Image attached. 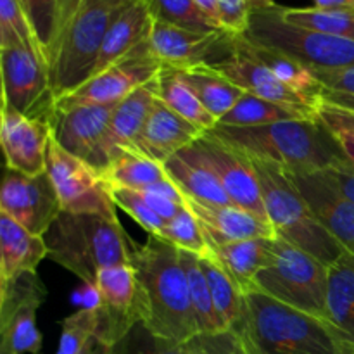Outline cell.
<instances>
[{"instance_id": "52a82bcc", "label": "cell", "mask_w": 354, "mask_h": 354, "mask_svg": "<svg viewBox=\"0 0 354 354\" xmlns=\"http://www.w3.org/2000/svg\"><path fill=\"white\" fill-rule=\"evenodd\" d=\"M280 7L252 10L244 37L259 47L282 52L311 71L354 66V41L287 23Z\"/></svg>"}, {"instance_id": "30bf717a", "label": "cell", "mask_w": 354, "mask_h": 354, "mask_svg": "<svg viewBox=\"0 0 354 354\" xmlns=\"http://www.w3.org/2000/svg\"><path fill=\"white\" fill-rule=\"evenodd\" d=\"M2 104L33 120L50 123L57 97L52 88L48 66L24 45L0 47Z\"/></svg>"}, {"instance_id": "ba28073f", "label": "cell", "mask_w": 354, "mask_h": 354, "mask_svg": "<svg viewBox=\"0 0 354 354\" xmlns=\"http://www.w3.org/2000/svg\"><path fill=\"white\" fill-rule=\"evenodd\" d=\"M327 265L275 237L273 258L256 277V290L327 320Z\"/></svg>"}, {"instance_id": "816d5d0a", "label": "cell", "mask_w": 354, "mask_h": 354, "mask_svg": "<svg viewBox=\"0 0 354 354\" xmlns=\"http://www.w3.org/2000/svg\"><path fill=\"white\" fill-rule=\"evenodd\" d=\"M251 10H261V9H270V7L277 6L275 0H248Z\"/></svg>"}, {"instance_id": "9c48e42d", "label": "cell", "mask_w": 354, "mask_h": 354, "mask_svg": "<svg viewBox=\"0 0 354 354\" xmlns=\"http://www.w3.org/2000/svg\"><path fill=\"white\" fill-rule=\"evenodd\" d=\"M114 104H90L73 109H55L50 120L52 138L68 154L88 165L104 176L120 154L111 140V118Z\"/></svg>"}, {"instance_id": "f6af8a7d", "label": "cell", "mask_w": 354, "mask_h": 354, "mask_svg": "<svg viewBox=\"0 0 354 354\" xmlns=\"http://www.w3.org/2000/svg\"><path fill=\"white\" fill-rule=\"evenodd\" d=\"M318 120L334 133L335 138H353L354 140V113L351 111L322 102L318 109Z\"/></svg>"}, {"instance_id": "7402d4cb", "label": "cell", "mask_w": 354, "mask_h": 354, "mask_svg": "<svg viewBox=\"0 0 354 354\" xmlns=\"http://www.w3.org/2000/svg\"><path fill=\"white\" fill-rule=\"evenodd\" d=\"M206 131L175 113L158 95L145 121L142 147L145 156L165 165L171 156L192 145Z\"/></svg>"}, {"instance_id": "44dd1931", "label": "cell", "mask_w": 354, "mask_h": 354, "mask_svg": "<svg viewBox=\"0 0 354 354\" xmlns=\"http://www.w3.org/2000/svg\"><path fill=\"white\" fill-rule=\"evenodd\" d=\"M185 204L199 221L209 249L249 239H275L272 223L237 206H218L185 197Z\"/></svg>"}, {"instance_id": "ab89813d", "label": "cell", "mask_w": 354, "mask_h": 354, "mask_svg": "<svg viewBox=\"0 0 354 354\" xmlns=\"http://www.w3.org/2000/svg\"><path fill=\"white\" fill-rule=\"evenodd\" d=\"M109 349V354H187L183 344L154 334L144 322H138Z\"/></svg>"}, {"instance_id": "8fae6325", "label": "cell", "mask_w": 354, "mask_h": 354, "mask_svg": "<svg viewBox=\"0 0 354 354\" xmlns=\"http://www.w3.org/2000/svg\"><path fill=\"white\" fill-rule=\"evenodd\" d=\"M47 173L57 190L64 213L118 218L106 180L88 165L68 154L54 138L48 142Z\"/></svg>"}, {"instance_id": "f1b7e54d", "label": "cell", "mask_w": 354, "mask_h": 354, "mask_svg": "<svg viewBox=\"0 0 354 354\" xmlns=\"http://www.w3.org/2000/svg\"><path fill=\"white\" fill-rule=\"evenodd\" d=\"M183 82L192 88L203 106L216 118L218 121L245 95V90L235 85L234 82L214 71L209 66L180 69Z\"/></svg>"}, {"instance_id": "4316f807", "label": "cell", "mask_w": 354, "mask_h": 354, "mask_svg": "<svg viewBox=\"0 0 354 354\" xmlns=\"http://www.w3.org/2000/svg\"><path fill=\"white\" fill-rule=\"evenodd\" d=\"M165 169L169 180L180 189V192L190 199L218 206H234L228 194L218 182L214 173L197 158H194L187 149L171 156L165 162Z\"/></svg>"}, {"instance_id": "484cf974", "label": "cell", "mask_w": 354, "mask_h": 354, "mask_svg": "<svg viewBox=\"0 0 354 354\" xmlns=\"http://www.w3.org/2000/svg\"><path fill=\"white\" fill-rule=\"evenodd\" d=\"M158 97V76L121 99L111 118V140L118 151L144 154L142 135L151 107ZM145 156V154H144Z\"/></svg>"}, {"instance_id": "f5cc1de1", "label": "cell", "mask_w": 354, "mask_h": 354, "mask_svg": "<svg viewBox=\"0 0 354 354\" xmlns=\"http://www.w3.org/2000/svg\"><path fill=\"white\" fill-rule=\"evenodd\" d=\"M339 144L342 145V149H344L346 156H348L349 159L354 162V140L353 138H337Z\"/></svg>"}, {"instance_id": "e0dca14e", "label": "cell", "mask_w": 354, "mask_h": 354, "mask_svg": "<svg viewBox=\"0 0 354 354\" xmlns=\"http://www.w3.org/2000/svg\"><path fill=\"white\" fill-rule=\"evenodd\" d=\"M45 296L47 290L37 273L0 286V339L17 354H41L44 337L37 327V313Z\"/></svg>"}, {"instance_id": "11a10c76", "label": "cell", "mask_w": 354, "mask_h": 354, "mask_svg": "<svg viewBox=\"0 0 354 354\" xmlns=\"http://www.w3.org/2000/svg\"><path fill=\"white\" fill-rule=\"evenodd\" d=\"M107 3H114V6H127V3L135 2V0H104Z\"/></svg>"}, {"instance_id": "4dcf8cb0", "label": "cell", "mask_w": 354, "mask_h": 354, "mask_svg": "<svg viewBox=\"0 0 354 354\" xmlns=\"http://www.w3.org/2000/svg\"><path fill=\"white\" fill-rule=\"evenodd\" d=\"M294 120H318V113L283 106L245 92V95L218 121V124L248 128Z\"/></svg>"}, {"instance_id": "5b68a950", "label": "cell", "mask_w": 354, "mask_h": 354, "mask_svg": "<svg viewBox=\"0 0 354 354\" xmlns=\"http://www.w3.org/2000/svg\"><path fill=\"white\" fill-rule=\"evenodd\" d=\"M45 242L48 258L92 289L100 270L131 265L133 241L118 218L62 211L45 234Z\"/></svg>"}, {"instance_id": "cb8c5ba5", "label": "cell", "mask_w": 354, "mask_h": 354, "mask_svg": "<svg viewBox=\"0 0 354 354\" xmlns=\"http://www.w3.org/2000/svg\"><path fill=\"white\" fill-rule=\"evenodd\" d=\"M152 24H154V17L145 0H135L128 3L118 14L104 37L93 76L106 71L107 68L121 61L124 55L135 50L138 45L147 41L151 37Z\"/></svg>"}, {"instance_id": "1f68e13d", "label": "cell", "mask_w": 354, "mask_h": 354, "mask_svg": "<svg viewBox=\"0 0 354 354\" xmlns=\"http://www.w3.org/2000/svg\"><path fill=\"white\" fill-rule=\"evenodd\" d=\"M158 95L166 106L199 127L201 130L211 131L216 128L218 120L203 106L192 88L183 82L180 69L162 66L161 73L158 75Z\"/></svg>"}, {"instance_id": "ee69618b", "label": "cell", "mask_w": 354, "mask_h": 354, "mask_svg": "<svg viewBox=\"0 0 354 354\" xmlns=\"http://www.w3.org/2000/svg\"><path fill=\"white\" fill-rule=\"evenodd\" d=\"M221 28L234 35H244L251 19V7L248 0H216Z\"/></svg>"}, {"instance_id": "9f6ffc18", "label": "cell", "mask_w": 354, "mask_h": 354, "mask_svg": "<svg viewBox=\"0 0 354 354\" xmlns=\"http://www.w3.org/2000/svg\"><path fill=\"white\" fill-rule=\"evenodd\" d=\"M106 354H109V349H107V353Z\"/></svg>"}, {"instance_id": "681fc988", "label": "cell", "mask_w": 354, "mask_h": 354, "mask_svg": "<svg viewBox=\"0 0 354 354\" xmlns=\"http://www.w3.org/2000/svg\"><path fill=\"white\" fill-rule=\"evenodd\" d=\"M194 2L197 3V7H199V9L203 10L204 16H206L207 19H209L211 23L214 24V26L221 28L220 12H218L216 0H194ZM221 30H223V28H221Z\"/></svg>"}, {"instance_id": "83f0119b", "label": "cell", "mask_w": 354, "mask_h": 354, "mask_svg": "<svg viewBox=\"0 0 354 354\" xmlns=\"http://www.w3.org/2000/svg\"><path fill=\"white\" fill-rule=\"evenodd\" d=\"M327 320L354 342V254L344 251L330 266L327 280Z\"/></svg>"}, {"instance_id": "d4e9b609", "label": "cell", "mask_w": 354, "mask_h": 354, "mask_svg": "<svg viewBox=\"0 0 354 354\" xmlns=\"http://www.w3.org/2000/svg\"><path fill=\"white\" fill-rule=\"evenodd\" d=\"M211 258L242 294L258 292L256 277L273 258V239H249L211 249Z\"/></svg>"}, {"instance_id": "d6986e66", "label": "cell", "mask_w": 354, "mask_h": 354, "mask_svg": "<svg viewBox=\"0 0 354 354\" xmlns=\"http://www.w3.org/2000/svg\"><path fill=\"white\" fill-rule=\"evenodd\" d=\"M50 138L52 128L48 121L33 120L2 104L0 142L6 166L31 176L45 173Z\"/></svg>"}, {"instance_id": "b9f144b4", "label": "cell", "mask_w": 354, "mask_h": 354, "mask_svg": "<svg viewBox=\"0 0 354 354\" xmlns=\"http://www.w3.org/2000/svg\"><path fill=\"white\" fill-rule=\"evenodd\" d=\"M21 6L33 28V33L44 52L45 61H48V52H50L55 24H57L59 0H21Z\"/></svg>"}, {"instance_id": "3957f363", "label": "cell", "mask_w": 354, "mask_h": 354, "mask_svg": "<svg viewBox=\"0 0 354 354\" xmlns=\"http://www.w3.org/2000/svg\"><path fill=\"white\" fill-rule=\"evenodd\" d=\"M211 133L242 154L273 162L289 173L324 171L348 158L334 133L320 120L248 128L216 124Z\"/></svg>"}, {"instance_id": "f907efd6", "label": "cell", "mask_w": 354, "mask_h": 354, "mask_svg": "<svg viewBox=\"0 0 354 354\" xmlns=\"http://www.w3.org/2000/svg\"><path fill=\"white\" fill-rule=\"evenodd\" d=\"M317 9L325 10H354V0H313Z\"/></svg>"}, {"instance_id": "ac0fdd59", "label": "cell", "mask_w": 354, "mask_h": 354, "mask_svg": "<svg viewBox=\"0 0 354 354\" xmlns=\"http://www.w3.org/2000/svg\"><path fill=\"white\" fill-rule=\"evenodd\" d=\"M289 176L310 204L322 227L342 245L344 251L354 254V203L339 190L327 169L315 173H289Z\"/></svg>"}, {"instance_id": "ffe728a7", "label": "cell", "mask_w": 354, "mask_h": 354, "mask_svg": "<svg viewBox=\"0 0 354 354\" xmlns=\"http://www.w3.org/2000/svg\"><path fill=\"white\" fill-rule=\"evenodd\" d=\"M211 68L227 76L230 82H234L235 85L241 86L248 93H252V95H258L261 99L272 100L277 104H283V106L318 113L317 107L311 106L296 90L280 82L263 62H259L245 48L244 35H237V38H235L234 54L220 64L211 66Z\"/></svg>"}, {"instance_id": "f35d334b", "label": "cell", "mask_w": 354, "mask_h": 354, "mask_svg": "<svg viewBox=\"0 0 354 354\" xmlns=\"http://www.w3.org/2000/svg\"><path fill=\"white\" fill-rule=\"evenodd\" d=\"M145 2L151 9L154 21L185 28V30L201 31V33L221 30L204 16L194 0H145Z\"/></svg>"}, {"instance_id": "8d00e7d4", "label": "cell", "mask_w": 354, "mask_h": 354, "mask_svg": "<svg viewBox=\"0 0 354 354\" xmlns=\"http://www.w3.org/2000/svg\"><path fill=\"white\" fill-rule=\"evenodd\" d=\"M287 23L354 41V10H325L317 7H280Z\"/></svg>"}, {"instance_id": "7bdbcfd3", "label": "cell", "mask_w": 354, "mask_h": 354, "mask_svg": "<svg viewBox=\"0 0 354 354\" xmlns=\"http://www.w3.org/2000/svg\"><path fill=\"white\" fill-rule=\"evenodd\" d=\"M111 196H113L116 207L123 209L147 234L159 235L161 237L162 230L166 227V221L152 211V207L145 203V199L137 190L123 189V187H111Z\"/></svg>"}, {"instance_id": "5bb4252c", "label": "cell", "mask_w": 354, "mask_h": 354, "mask_svg": "<svg viewBox=\"0 0 354 354\" xmlns=\"http://www.w3.org/2000/svg\"><path fill=\"white\" fill-rule=\"evenodd\" d=\"M235 38L237 35L227 30L201 33V31L154 21L149 44L162 66L190 69L199 66L211 68L223 62L234 54Z\"/></svg>"}, {"instance_id": "4fadbf2b", "label": "cell", "mask_w": 354, "mask_h": 354, "mask_svg": "<svg viewBox=\"0 0 354 354\" xmlns=\"http://www.w3.org/2000/svg\"><path fill=\"white\" fill-rule=\"evenodd\" d=\"M162 64L152 52L151 44L144 41L135 50L106 71L92 76L80 88L57 99L59 109H73L90 104H114L145 85L161 73Z\"/></svg>"}, {"instance_id": "d590c367", "label": "cell", "mask_w": 354, "mask_h": 354, "mask_svg": "<svg viewBox=\"0 0 354 354\" xmlns=\"http://www.w3.org/2000/svg\"><path fill=\"white\" fill-rule=\"evenodd\" d=\"M61 339L55 354H106L107 348L97 341V317L95 306L82 308L66 317L61 324Z\"/></svg>"}, {"instance_id": "e575fe53", "label": "cell", "mask_w": 354, "mask_h": 354, "mask_svg": "<svg viewBox=\"0 0 354 354\" xmlns=\"http://www.w3.org/2000/svg\"><path fill=\"white\" fill-rule=\"evenodd\" d=\"M201 266L206 275L218 318L225 330H230L244 315V294L213 258H201Z\"/></svg>"}, {"instance_id": "603a6c76", "label": "cell", "mask_w": 354, "mask_h": 354, "mask_svg": "<svg viewBox=\"0 0 354 354\" xmlns=\"http://www.w3.org/2000/svg\"><path fill=\"white\" fill-rule=\"evenodd\" d=\"M47 256L45 237L31 234L12 218L0 213V286L37 273L38 265Z\"/></svg>"}, {"instance_id": "f546056e", "label": "cell", "mask_w": 354, "mask_h": 354, "mask_svg": "<svg viewBox=\"0 0 354 354\" xmlns=\"http://www.w3.org/2000/svg\"><path fill=\"white\" fill-rule=\"evenodd\" d=\"M244 44L245 48H248L259 62H263L280 82L286 83V85L290 86L292 90H296L297 93H301L311 106L320 109L324 86H322L320 82L315 78L311 69L304 68L303 64H299V62L294 61V59L287 57L282 52L272 50V48L266 47H259V45L252 44V41L248 40L245 37Z\"/></svg>"}, {"instance_id": "74e56055", "label": "cell", "mask_w": 354, "mask_h": 354, "mask_svg": "<svg viewBox=\"0 0 354 354\" xmlns=\"http://www.w3.org/2000/svg\"><path fill=\"white\" fill-rule=\"evenodd\" d=\"M24 45L47 64L21 0H0V47Z\"/></svg>"}, {"instance_id": "6f0895ef", "label": "cell", "mask_w": 354, "mask_h": 354, "mask_svg": "<svg viewBox=\"0 0 354 354\" xmlns=\"http://www.w3.org/2000/svg\"><path fill=\"white\" fill-rule=\"evenodd\" d=\"M187 354H189V353H187Z\"/></svg>"}, {"instance_id": "9a60e30c", "label": "cell", "mask_w": 354, "mask_h": 354, "mask_svg": "<svg viewBox=\"0 0 354 354\" xmlns=\"http://www.w3.org/2000/svg\"><path fill=\"white\" fill-rule=\"evenodd\" d=\"M0 213L12 218L31 234L45 237L62 213L57 190L48 173L31 176L6 166L0 189Z\"/></svg>"}, {"instance_id": "d6a6232c", "label": "cell", "mask_w": 354, "mask_h": 354, "mask_svg": "<svg viewBox=\"0 0 354 354\" xmlns=\"http://www.w3.org/2000/svg\"><path fill=\"white\" fill-rule=\"evenodd\" d=\"M109 187L142 190L168 180L165 165L149 156L131 151H121L111 162L109 169L102 176Z\"/></svg>"}, {"instance_id": "7a4b0ae2", "label": "cell", "mask_w": 354, "mask_h": 354, "mask_svg": "<svg viewBox=\"0 0 354 354\" xmlns=\"http://www.w3.org/2000/svg\"><path fill=\"white\" fill-rule=\"evenodd\" d=\"M230 330L245 354H354V342L330 322L263 292L245 294L244 315Z\"/></svg>"}, {"instance_id": "bcb514c9", "label": "cell", "mask_w": 354, "mask_h": 354, "mask_svg": "<svg viewBox=\"0 0 354 354\" xmlns=\"http://www.w3.org/2000/svg\"><path fill=\"white\" fill-rule=\"evenodd\" d=\"M313 75L324 90L354 95V66L342 69H322V71H313Z\"/></svg>"}, {"instance_id": "c3c4849f", "label": "cell", "mask_w": 354, "mask_h": 354, "mask_svg": "<svg viewBox=\"0 0 354 354\" xmlns=\"http://www.w3.org/2000/svg\"><path fill=\"white\" fill-rule=\"evenodd\" d=\"M322 102L332 104V106H337L341 109L354 113V95H349V93H335L324 90V93H322Z\"/></svg>"}, {"instance_id": "db71d44e", "label": "cell", "mask_w": 354, "mask_h": 354, "mask_svg": "<svg viewBox=\"0 0 354 354\" xmlns=\"http://www.w3.org/2000/svg\"><path fill=\"white\" fill-rule=\"evenodd\" d=\"M0 354H17V353L14 351L12 348H10L9 342H6V341H2V339H0Z\"/></svg>"}, {"instance_id": "6da1fadb", "label": "cell", "mask_w": 354, "mask_h": 354, "mask_svg": "<svg viewBox=\"0 0 354 354\" xmlns=\"http://www.w3.org/2000/svg\"><path fill=\"white\" fill-rule=\"evenodd\" d=\"M131 266L137 275L142 322L154 334L178 344L199 335L180 249L159 235L147 234L144 244H133Z\"/></svg>"}, {"instance_id": "8992f818", "label": "cell", "mask_w": 354, "mask_h": 354, "mask_svg": "<svg viewBox=\"0 0 354 354\" xmlns=\"http://www.w3.org/2000/svg\"><path fill=\"white\" fill-rule=\"evenodd\" d=\"M249 161L254 166L266 216L277 237L330 266L344 249L322 227L310 204L292 183L289 173L280 166L261 159L249 158Z\"/></svg>"}, {"instance_id": "7dc6e473", "label": "cell", "mask_w": 354, "mask_h": 354, "mask_svg": "<svg viewBox=\"0 0 354 354\" xmlns=\"http://www.w3.org/2000/svg\"><path fill=\"white\" fill-rule=\"evenodd\" d=\"M330 178L334 180L335 185L339 187L342 194L354 203V162L349 158L341 159L334 166L327 169Z\"/></svg>"}, {"instance_id": "60d3db41", "label": "cell", "mask_w": 354, "mask_h": 354, "mask_svg": "<svg viewBox=\"0 0 354 354\" xmlns=\"http://www.w3.org/2000/svg\"><path fill=\"white\" fill-rule=\"evenodd\" d=\"M161 237L175 244L182 251H189L199 258H211V249L207 245L206 235H204L197 218L187 206L166 223Z\"/></svg>"}, {"instance_id": "277c9868", "label": "cell", "mask_w": 354, "mask_h": 354, "mask_svg": "<svg viewBox=\"0 0 354 354\" xmlns=\"http://www.w3.org/2000/svg\"><path fill=\"white\" fill-rule=\"evenodd\" d=\"M127 6L104 0H59L57 24L47 61L57 99L92 78L104 37Z\"/></svg>"}, {"instance_id": "7c38bea8", "label": "cell", "mask_w": 354, "mask_h": 354, "mask_svg": "<svg viewBox=\"0 0 354 354\" xmlns=\"http://www.w3.org/2000/svg\"><path fill=\"white\" fill-rule=\"evenodd\" d=\"M185 149L214 173L234 206L268 221L261 187L248 156L225 144L211 131H206L199 140Z\"/></svg>"}, {"instance_id": "2e32d148", "label": "cell", "mask_w": 354, "mask_h": 354, "mask_svg": "<svg viewBox=\"0 0 354 354\" xmlns=\"http://www.w3.org/2000/svg\"><path fill=\"white\" fill-rule=\"evenodd\" d=\"M93 290L97 296L93 306L99 317L97 341L111 348L131 327L142 322L133 266L116 265L100 270Z\"/></svg>"}, {"instance_id": "836d02e7", "label": "cell", "mask_w": 354, "mask_h": 354, "mask_svg": "<svg viewBox=\"0 0 354 354\" xmlns=\"http://www.w3.org/2000/svg\"><path fill=\"white\" fill-rule=\"evenodd\" d=\"M180 259H182V265L185 268L187 282H189L190 303H192V311L194 317H196L199 334L211 335L227 332L223 328V325H221L220 318H218L216 310H214L209 286H207L206 275H204V270L201 266V258L192 254V252L180 249Z\"/></svg>"}]
</instances>
